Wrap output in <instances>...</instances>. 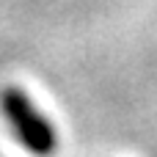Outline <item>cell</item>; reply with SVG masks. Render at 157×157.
Segmentation results:
<instances>
[{
    "label": "cell",
    "instance_id": "obj_1",
    "mask_svg": "<svg viewBox=\"0 0 157 157\" xmlns=\"http://www.w3.org/2000/svg\"><path fill=\"white\" fill-rule=\"evenodd\" d=\"M3 113L11 121V130L17 132V138L22 141V146L30 155L50 157L55 152V132H52L50 121L19 91H8L3 97Z\"/></svg>",
    "mask_w": 157,
    "mask_h": 157
}]
</instances>
